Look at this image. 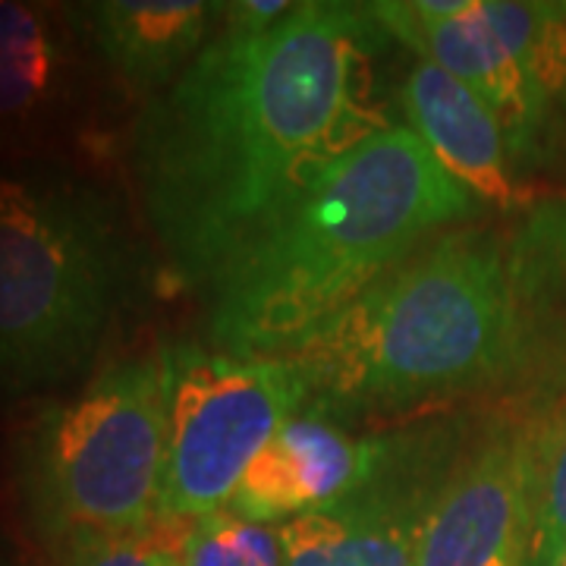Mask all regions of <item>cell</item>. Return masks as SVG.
<instances>
[{
    "instance_id": "obj_1",
    "label": "cell",
    "mask_w": 566,
    "mask_h": 566,
    "mask_svg": "<svg viewBox=\"0 0 566 566\" xmlns=\"http://www.w3.org/2000/svg\"><path fill=\"white\" fill-rule=\"evenodd\" d=\"M368 7L293 3L227 29L142 114L145 208L174 264L214 281L346 151L390 123L371 102Z\"/></svg>"
},
{
    "instance_id": "obj_2",
    "label": "cell",
    "mask_w": 566,
    "mask_h": 566,
    "mask_svg": "<svg viewBox=\"0 0 566 566\" xmlns=\"http://www.w3.org/2000/svg\"><path fill=\"white\" fill-rule=\"evenodd\" d=\"M472 196L409 126L346 151L211 281V337L233 356H290L412 255Z\"/></svg>"
},
{
    "instance_id": "obj_3",
    "label": "cell",
    "mask_w": 566,
    "mask_h": 566,
    "mask_svg": "<svg viewBox=\"0 0 566 566\" xmlns=\"http://www.w3.org/2000/svg\"><path fill=\"white\" fill-rule=\"evenodd\" d=\"M520 340L501 249L450 233L419 249L293 349L308 394L346 406H406L482 385Z\"/></svg>"
},
{
    "instance_id": "obj_4",
    "label": "cell",
    "mask_w": 566,
    "mask_h": 566,
    "mask_svg": "<svg viewBox=\"0 0 566 566\" xmlns=\"http://www.w3.org/2000/svg\"><path fill=\"white\" fill-rule=\"evenodd\" d=\"M120 245L95 196L0 174V390L61 385L114 312Z\"/></svg>"
},
{
    "instance_id": "obj_5",
    "label": "cell",
    "mask_w": 566,
    "mask_h": 566,
    "mask_svg": "<svg viewBox=\"0 0 566 566\" xmlns=\"http://www.w3.org/2000/svg\"><path fill=\"white\" fill-rule=\"evenodd\" d=\"M167 447L164 353L102 368L80 397L22 431V504L51 545L136 528L158 516Z\"/></svg>"
},
{
    "instance_id": "obj_6",
    "label": "cell",
    "mask_w": 566,
    "mask_h": 566,
    "mask_svg": "<svg viewBox=\"0 0 566 566\" xmlns=\"http://www.w3.org/2000/svg\"><path fill=\"white\" fill-rule=\"evenodd\" d=\"M161 353L167 447L158 513L196 523L230 506L245 469L303 412L308 385L286 356H233L196 344Z\"/></svg>"
},
{
    "instance_id": "obj_7",
    "label": "cell",
    "mask_w": 566,
    "mask_h": 566,
    "mask_svg": "<svg viewBox=\"0 0 566 566\" xmlns=\"http://www.w3.org/2000/svg\"><path fill=\"white\" fill-rule=\"evenodd\" d=\"M528 526L532 441L504 431L434 491L416 566H523Z\"/></svg>"
},
{
    "instance_id": "obj_8",
    "label": "cell",
    "mask_w": 566,
    "mask_h": 566,
    "mask_svg": "<svg viewBox=\"0 0 566 566\" xmlns=\"http://www.w3.org/2000/svg\"><path fill=\"white\" fill-rule=\"evenodd\" d=\"M381 460L385 444L349 438L318 412H296L245 469L227 510L262 526H283L368 485Z\"/></svg>"
},
{
    "instance_id": "obj_9",
    "label": "cell",
    "mask_w": 566,
    "mask_h": 566,
    "mask_svg": "<svg viewBox=\"0 0 566 566\" xmlns=\"http://www.w3.org/2000/svg\"><path fill=\"white\" fill-rule=\"evenodd\" d=\"M368 13L424 63L469 85L497 114L506 136H526L542 114L545 98L488 25L482 0H385L368 3Z\"/></svg>"
},
{
    "instance_id": "obj_10",
    "label": "cell",
    "mask_w": 566,
    "mask_h": 566,
    "mask_svg": "<svg viewBox=\"0 0 566 566\" xmlns=\"http://www.w3.org/2000/svg\"><path fill=\"white\" fill-rule=\"evenodd\" d=\"M434 494L385 482L381 472L334 504L277 526L283 566H416Z\"/></svg>"
},
{
    "instance_id": "obj_11",
    "label": "cell",
    "mask_w": 566,
    "mask_h": 566,
    "mask_svg": "<svg viewBox=\"0 0 566 566\" xmlns=\"http://www.w3.org/2000/svg\"><path fill=\"white\" fill-rule=\"evenodd\" d=\"M403 107L409 129L472 199L497 208L523 199L510 177L504 126L469 85L422 61L406 76Z\"/></svg>"
},
{
    "instance_id": "obj_12",
    "label": "cell",
    "mask_w": 566,
    "mask_h": 566,
    "mask_svg": "<svg viewBox=\"0 0 566 566\" xmlns=\"http://www.w3.org/2000/svg\"><path fill=\"white\" fill-rule=\"evenodd\" d=\"M76 13L0 0V148L25 145L63 114L76 88Z\"/></svg>"
},
{
    "instance_id": "obj_13",
    "label": "cell",
    "mask_w": 566,
    "mask_h": 566,
    "mask_svg": "<svg viewBox=\"0 0 566 566\" xmlns=\"http://www.w3.org/2000/svg\"><path fill=\"white\" fill-rule=\"evenodd\" d=\"M218 3L202 0H102L80 7L85 35L104 63L133 88H161L202 54Z\"/></svg>"
},
{
    "instance_id": "obj_14",
    "label": "cell",
    "mask_w": 566,
    "mask_h": 566,
    "mask_svg": "<svg viewBox=\"0 0 566 566\" xmlns=\"http://www.w3.org/2000/svg\"><path fill=\"white\" fill-rule=\"evenodd\" d=\"M482 13L542 98L566 88V7L482 0Z\"/></svg>"
},
{
    "instance_id": "obj_15",
    "label": "cell",
    "mask_w": 566,
    "mask_h": 566,
    "mask_svg": "<svg viewBox=\"0 0 566 566\" xmlns=\"http://www.w3.org/2000/svg\"><path fill=\"white\" fill-rule=\"evenodd\" d=\"M532 441V438H528ZM566 557V416L532 441V526L523 566H560Z\"/></svg>"
},
{
    "instance_id": "obj_16",
    "label": "cell",
    "mask_w": 566,
    "mask_h": 566,
    "mask_svg": "<svg viewBox=\"0 0 566 566\" xmlns=\"http://www.w3.org/2000/svg\"><path fill=\"white\" fill-rule=\"evenodd\" d=\"M192 520L155 516L136 528L85 535L63 545V566H182Z\"/></svg>"
},
{
    "instance_id": "obj_17",
    "label": "cell",
    "mask_w": 566,
    "mask_h": 566,
    "mask_svg": "<svg viewBox=\"0 0 566 566\" xmlns=\"http://www.w3.org/2000/svg\"><path fill=\"white\" fill-rule=\"evenodd\" d=\"M182 566H283L277 526L221 510L192 523Z\"/></svg>"
},
{
    "instance_id": "obj_18",
    "label": "cell",
    "mask_w": 566,
    "mask_h": 566,
    "mask_svg": "<svg viewBox=\"0 0 566 566\" xmlns=\"http://www.w3.org/2000/svg\"><path fill=\"white\" fill-rule=\"evenodd\" d=\"M560 566H566V557H564V560H560Z\"/></svg>"
},
{
    "instance_id": "obj_19",
    "label": "cell",
    "mask_w": 566,
    "mask_h": 566,
    "mask_svg": "<svg viewBox=\"0 0 566 566\" xmlns=\"http://www.w3.org/2000/svg\"><path fill=\"white\" fill-rule=\"evenodd\" d=\"M0 566H7V564H3V557H0Z\"/></svg>"
}]
</instances>
